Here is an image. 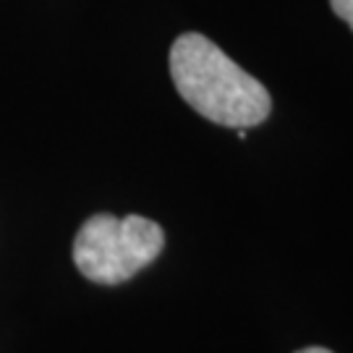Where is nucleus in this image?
I'll return each mask as SVG.
<instances>
[{
    "label": "nucleus",
    "instance_id": "3",
    "mask_svg": "<svg viewBox=\"0 0 353 353\" xmlns=\"http://www.w3.org/2000/svg\"><path fill=\"white\" fill-rule=\"evenodd\" d=\"M330 6H332V11L338 13L343 21L353 29V0H330Z\"/></svg>",
    "mask_w": 353,
    "mask_h": 353
},
{
    "label": "nucleus",
    "instance_id": "1",
    "mask_svg": "<svg viewBox=\"0 0 353 353\" xmlns=\"http://www.w3.org/2000/svg\"><path fill=\"white\" fill-rule=\"evenodd\" d=\"M170 76L178 94L207 121L228 128L259 126L272 100L254 76L204 34H181L170 48Z\"/></svg>",
    "mask_w": 353,
    "mask_h": 353
},
{
    "label": "nucleus",
    "instance_id": "2",
    "mask_svg": "<svg viewBox=\"0 0 353 353\" xmlns=\"http://www.w3.org/2000/svg\"><path fill=\"white\" fill-rule=\"evenodd\" d=\"M165 246L163 228L141 214H92L74 239V262L92 283L118 285L152 265Z\"/></svg>",
    "mask_w": 353,
    "mask_h": 353
},
{
    "label": "nucleus",
    "instance_id": "4",
    "mask_svg": "<svg viewBox=\"0 0 353 353\" xmlns=\"http://www.w3.org/2000/svg\"><path fill=\"white\" fill-rule=\"evenodd\" d=\"M299 353H332V351H327V348H303V351H299Z\"/></svg>",
    "mask_w": 353,
    "mask_h": 353
}]
</instances>
